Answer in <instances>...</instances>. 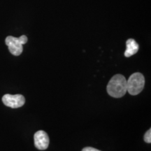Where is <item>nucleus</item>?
<instances>
[{"label":"nucleus","instance_id":"1","mask_svg":"<svg viewBox=\"0 0 151 151\" xmlns=\"http://www.w3.org/2000/svg\"><path fill=\"white\" fill-rule=\"evenodd\" d=\"M127 92V80L122 74H116L111 78L107 86V92L111 97L121 98Z\"/></svg>","mask_w":151,"mask_h":151},{"label":"nucleus","instance_id":"2","mask_svg":"<svg viewBox=\"0 0 151 151\" xmlns=\"http://www.w3.org/2000/svg\"><path fill=\"white\" fill-rule=\"evenodd\" d=\"M145 85V78L142 73H134L127 80V92L131 95H137L142 91Z\"/></svg>","mask_w":151,"mask_h":151},{"label":"nucleus","instance_id":"3","mask_svg":"<svg viewBox=\"0 0 151 151\" xmlns=\"http://www.w3.org/2000/svg\"><path fill=\"white\" fill-rule=\"evenodd\" d=\"M5 42L11 53L15 56H18L23 50L22 45L27 42V37L25 35H22L19 38L9 36L6 38Z\"/></svg>","mask_w":151,"mask_h":151},{"label":"nucleus","instance_id":"4","mask_svg":"<svg viewBox=\"0 0 151 151\" xmlns=\"http://www.w3.org/2000/svg\"><path fill=\"white\" fill-rule=\"evenodd\" d=\"M2 101L4 104L12 109L20 108L25 103V99L21 94H6L3 96Z\"/></svg>","mask_w":151,"mask_h":151},{"label":"nucleus","instance_id":"5","mask_svg":"<svg viewBox=\"0 0 151 151\" xmlns=\"http://www.w3.org/2000/svg\"><path fill=\"white\" fill-rule=\"evenodd\" d=\"M35 145L37 149L41 150H44L48 148L49 145V137L46 132L43 130H39L35 133Z\"/></svg>","mask_w":151,"mask_h":151},{"label":"nucleus","instance_id":"6","mask_svg":"<svg viewBox=\"0 0 151 151\" xmlns=\"http://www.w3.org/2000/svg\"><path fill=\"white\" fill-rule=\"evenodd\" d=\"M127 49L124 52V56L126 58H129L134 55H135L139 50V45L133 39H128L126 42Z\"/></svg>","mask_w":151,"mask_h":151},{"label":"nucleus","instance_id":"7","mask_svg":"<svg viewBox=\"0 0 151 151\" xmlns=\"http://www.w3.org/2000/svg\"><path fill=\"white\" fill-rule=\"evenodd\" d=\"M144 141L145 142L150 143H151V129H148V131L146 132L144 135Z\"/></svg>","mask_w":151,"mask_h":151},{"label":"nucleus","instance_id":"8","mask_svg":"<svg viewBox=\"0 0 151 151\" xmlns=\"http://www.w3.org/2000/svg\"><path fill=\"white\" fill-rule=\"evenodd\" d=\"M82 151H101L99 150H97V149L92 148V147H86V148H84L83 149Z\"/></svg>","mask_w":151,"mask_h":151}]
</instances>
